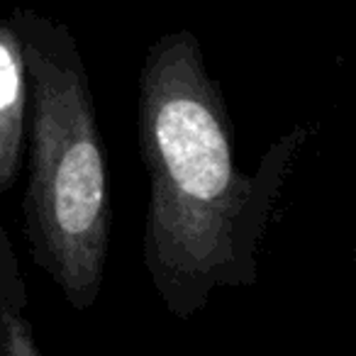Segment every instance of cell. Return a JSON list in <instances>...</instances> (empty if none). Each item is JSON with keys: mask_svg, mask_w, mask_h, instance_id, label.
Segmentation results:
<instances>
[{"mask_svg": "<svg viewBox=\"0 0 356 356\" xmlns=\"http://www.w3.org/2000/svg\"><path fill=\"white\" fill-rule=\"evenodd\" d=\"M137 129L149 178L142 264L166 310L191 320L218 288L259 283V249L310 127L293 124L268 144L257 171H242L232 115L203 44L176 30L144 54Z\"/></svg>", "mask_w": 356, "mask_h": 356, "instance_id": "cell-1", "label": "cell"}, {"mask_svg": "<svg viewBox=\"0 0 356 356\" xmlns=\"http://www.w3.org/2000/svg\"><path fill=\"white\" fill-rule=\"evenodd\" d=\"M8 20L20 35L27 66V249L66 302L88 310L105 281L113 225L88 69L66 22L27 6H15Z\"/></svg>", "mask_w": 356, "mask_h": 356, "instance_id": "cell-2", "label": "cell"}, {"mask_svg": "<svg viewBox=\"0 0 356 356\" xmlns=\"http://www.w3.org/2000/svg\"><path fill=\"white\" fill-rule=\"evenodd\" d=\"M27 137V66L10 20H0V195L15 186Z\"/></svg>", "mask_w": 356, "mask_h": 356, "instance_id": "cell-3", "label": "cell"}, {"mask_svg": "<svg viewBox=\"0 0 356 356\" xmlns=\"http://www.w3.org/2000/svg\"><path fill=\"white\" fill-rule=\"evenodd\" d=\"M42 349L35 341L25 310L13 307L0 296V356H40Z\"/></svg>", "mask_w": 356, "mask_h": 356, "instance_id": "cell-4", "label": "cell"}, {"mask_svg": "<svg viewBox=\"0 0 356 356\" xmlns=\"http://www.w3.org/2000/svg\"><path fill=\"white\" fill-rule=\"evenodd\" d=\"M0 296L6 298L13 307H27V288L22 281L20 264H17V254L13 249L10 234L0 222Z\"/></svg>", "mask_w": 356, "mask_h": 356, "instance_id": "cell-5", "label": "cell"}]
</instances>
